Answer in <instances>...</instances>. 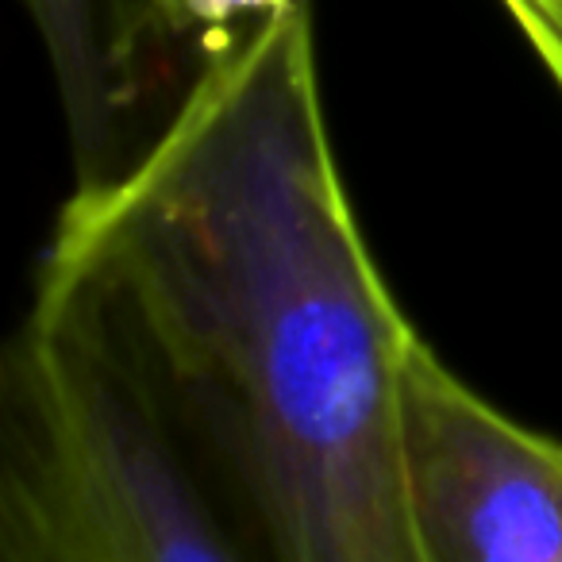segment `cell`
I'll return each instance as SVG.
<instances>
[{
	"instance_id": "obj_1",
	"label": "cell",
	"mask_w": 562,
	"mask_h": 562,
	"mask_svg": "<svg viewBox=\"0 0 562 562\" xmlns=\"http://www.w3.org/2000/svg\"><path fill=\"white\" fill-rule=\"evenodd\" d=\"M35 301L155 393L250 554L424 562L401 439L420 331L347 196L308 0L220 50L135 162L78 186Z\"/></svg>"
},
{
	"instance_id": "obj_2",
	"label": "cell",
	"mask_w": 562,
	"mask_h": 562,
	"mask_svg": "<svg viewBox=\"0 0 562 562\" xmlns=\"http://www.w3.org/2000/svg\"><path fill=\"white\" fill-rule=\"evenodd\" d=\"M250 554L155 393L74 313L32 301L0 367V559Z\"/></svg>"
},
{
	"instance_id": "obj_3",
	"label": "cell",
	"mask_w": 562,
	"mask_h": 562,
	"mask_svg": "<svg viewBox=\"0 0 562 562\" xmlns=\"http://www.w3.org/2000/svg\"><path fill=\"white\" fill-rule=\"evenodd\" d=\"M401 439L424 562H562V439L490 405L420 336Z\"/></svg>"
},
{
	"instance_id": "obj_4",
	"label": "cell",
	"mask_w": 562,
	"mask_h": 562,
	"mask_svg": "<svg viewBox=\"0 0 562 562\" xmlns=\"http://www.w3.org/2000/svg\"><path fill=\"white\" fill-rule=\"evenodd\" d=\"M66 101L78 186L112 173L116 120L139 97L147 58L189 35L181 0H24Z\"/></svg>"
},
{
	"instance_id": "obj_5",
	"label": "cell",
	"mask_w": 562,
	"mask_h": 562,
	"mask_svg": "<svg viewBox=\"0 0 562 562\" xmlns=\"http://www.w3.org/2000/svg\"><path fill=\"white\" fill-rule=\"evenodd\" d=\"M497 9L562 93V0H497Z\"/></svg>"
},
{
	"instance_id": "obj_6",
	"label": "cell",
	"mask_w": 562,
	"mask_h": 562,
	"mask_svg": "<svg viewBox=\"0 0 562 562\" xmlns=\"http://www.w3.org/2000/svg\"><path fill=\"white\" fill-rule=\"evenodd\" d=\"M189 12V20H193V27H227L235 24V20L243 16H270V12L285 9V4H293V0H181Z\"/></svg>"
}]
</instances>
